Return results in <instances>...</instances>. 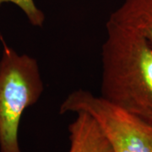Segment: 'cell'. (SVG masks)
I'll return each mask as SVG.
<instances>
[{
    "label": "cell",
    "mask_w": 152,
    "mask_h": 152,
    "mask_svg": "<svg viewBox=\"0 0 152 152\" xmlns=\"http://www.w3.org/2000/svg\"><path fill=\"white\" fill-rule=\"evenodd\" d=\"M106 28L101 96L152 125V47L109 19Z\"/></svg>",
    "instance_id": "1"
},
{
    "label": "cell",
    "mask_w": 152,
    "mask_h": 152,
    "mask_svg": "<svg viewBox=\"0 0 152 152\" xmlns=\"http://www.w3.org/2000/svg\"><path fill=\"white\" fill-rule=\"evenodd\" d=\"M78 112L96 120L113 152H152V125L103 97L81 89L71 92L59 113Z\"/></svg>",
    "instance_id": "3"
},
{
    "label": "cell",
    "mask_w": 152,
    "mask_h": 152,
    "mask_svg": "<svg viewBox=\"0 0 152 152\" xmlns=\"http://www.w3.org/2000/svg\"><path fill=\"white\" fill-rule=\"evenodd\" d=\"M0 59V152H22L19 128L24 112L37 102L44 84L36 58L19 54L6 43Z\"/></svg>",
    "instance_id": "2"
},
{
    "label": "cell",
    "mask_w": 152,
    "mask_h": 152,
    "mask_svg": "<svg viewBox=\"0 0 152 152\" xmlns=\"http://www.w3.org/2000/svg\"><path fill=\"white\" fill-rule=\"evenodd\" d=\"M5 3H12L18 6L27 17L31 25L36 27H42L45 22V15L37 6L34 0H0V6Z\"/></svg>",
    "instance_id": "6"
},
{
    "label": "cell",
    "mask_w": 152,
    "mask_h": 152,
    "mask_svg": "<svg viewBox=\"0 0 152 152\" xmlns=\"http://www.w3.org/2000/svg\"><path fill=\"white\" fill-rule=\"evenodd\" d=\"M69 140L68 152H113L96 120L85 112L76 113L69 125Z\"/></svg>",
    "instance_id": "4"
},
{
    "label": "cell",
    "mask_w": 152,
    "mask_h": 152,
    "mask_svg": "<svg viewBox=\"0 0 152 152\" xmlns=\"http://www.w3.org/2000/svg\"><path fill=\"white\" fill-rule=\"evenodd\" d=\"M109 20L140 34L152 47V0H124Z\"/></svg>",
    "instance_id": "5"
}]
</instances>
